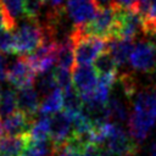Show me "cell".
I'll use <instances>...</instances> for the list:
<instances>
[{
    "mask_svg": "<svg viewBox=\"0 0 156 156\" xmlns=\"http://www.w3.org/2000/svg\"><path fill=\"white\" fill-rule=\"evenodd\" d=\"M118 18V7L113 4L101 6L96 16L88 23L80 27H73V32L80 35H93L102 39H111L115 37Z\"/></svg>",
    "mask_w": 156,
    "mask_h": 156,
    "instance_id": "6da1fadb",
    "label": "cell"
},
{
    "mask_svg": "<svg viewBox=\"0 0 156 156\" xmlns=\"http://www.w3.org/2000/svg\"><path fill=\"white\" fill-rule=\"evenodd\" d=\"M45 27L38 21H29L23 23L15 33L13 54L20 56H28L33 54L45 40Z\"/></svg>",
    "mask_w": 156,
    "mask_h": 156,
    "instance_id": "7a4b0ae2",
    "label": "cell"
},
{
    "mask_svg": "<svg viewBox=\"0 0 156 156\" xmlns=\"http://www.w3.org/2000/svg\"><path fill=\"white\" fill-rule=\"evenodd\" d=\"M69 35L74 43V58L77 65H90L107 49L106 39L93 35H80L73 30Z\"/></svg>",
    "mask_w": 156,
    "mask_h": 156,
    "instance_id": "3957f363",
    "label": "cell"
},
{
    "mask_svg": "<svg viewBox=\"0 0 156 156\" xmlns=\"http://www.w3.org/2000/svg\"><path fill=\"white\" fill-rule=\"evenodd\" d=\"M100 147L104 154L110 156H134L139 151V141L127 134L121 124L116 123L113 132Z\"/></svg>",
    "mask_w": 156,
    "mask_h": 156,
    "instance_id": "277c9868",
    "label": "cell"
},
{
    "mask_svg": "<svg viewBox=\"0 0 156 156\" xmlns=\"http://www.w3.org/2000/svg\"><path fill=\"white\" fill-rule=\"evenodd\" d=\"M130 66L143 73H152L156 71V45L149 40H139L129 56Z\"/></svg>",
    "mask_w": 156,
    "mask_h": 156,
    "instance_id": "5b68a950",
    "label": "cell"
},
{
    "mask_svg": "<svg viewBox=\"0 0 156 156\" xmlns=\"http://www.w3.org/2000/svg\"><path fill=\"white\" fill-rule=\"evenodd\" d=\"M72 80H73V87L80 94L84 102L93 96L99 82V76L94 66L78 65L77 67L73 68Z\"/></svg>",
    "mask_w": 156,
    "mask_h": 156,
    "instance_id": "8992f818",
    "label": "cell"
},
{
    "mask_svg": "<svg viewBox=\"0 0 156 156\" xmlns=\"http://www.w3.org/2000/svg\"><path fill=\"white\" fill-rule=\"evenodd\" d=\"M100 7L95 0H66L65 11L73 22V27H80L90 22Z\"/></svg>",
    "mask_w": 156,
    "mask_h": 156,
    "instance_id": "52a82bcc",
    "label": "cell"
},
{
    "mask_svg": "<svg viewBox=\"0 0 156 156\" xmlns=\"http://www.w3.org/2000/svg\"><path fill=\"white\" fill-rule=\"evenodd\" d=\"M35 69L26 56H21L7 68L6 80L17 89L32 87L35 79Z\"/></svg>",
    "mask_w": 156,
    "mask_h": 156,
    "instance_id": "ba28073f",
    "label": "cell"
},
{
    "mask_svg": "<svg viewBox=\"0 0 156 156\" xmlns=\"http://www.w3.org/2000/svg\"><path fill=\"white\" fill-rule=\"evenodd\" d=\"M143 32V18L136 9H118L117 27L113 38L134 39L139 32Z\"/></svg>",
    "mask_w": 156,
    "mask_h": 156,
    "instance_id": "9c48e42d",
    "label": "cell"
},
{
    "mask_svg": "<svg viewBox=\"0 0 156 156\" xmlns=\"http://www.w3.org/2000/svg\"><path fill=\"white\" fill-rule=\"evenodd\" d=\"M73 133L72 116L66 111L56 112L51 115V127H50V139L52 145H57L67 140Z\"/></svg>",
    "mask_w": 156,
    "mask_h": 156,
    "instance_id": "30bf717a",
    "label": "cell"
},
{
    "mask_svg": "<svg viewBox=\"0 0 156 156\" xmlns=\"http://www.w3.org/2000/svg\"><path fill=\"white\" fill-rule=\"evenodd\" d=\"M34 119L21 110L4 117L2 128L7 135H23L29 132Z\"/></svg>",
    "mask_w": 156,
    "mask_h": 156,
    "instance_id": "8fae6325",
    "label": "cell"
},
{
    "mask_svg": "<svg viewBox=\"0 0 156 156\" xmlns=\"http://www.w3.org/2000/svg\"><path fill=\"white\" fill-rule=\"evenodd\" d=\"M156 119L146 117L144 115L136 113V112H132L128 117V129H129V134L136 140V141H143L150 133V130L152 129V127L155 126Z\"/></svg>",
    "mask_w": 156,
    "mask_h": 156,
    "instance_id": "7c38bea8",
    "label": "cell"
},
{
    "mask_svg": "<svg viewBox=\"0 0 156 156\" xmlns=\"http://www.w3.org/2000/svg\"><path fill=\"white\" fill-rule=\"evenodd\" d=\"M40 100L39 94L33 87H27L22 89H17V107L30 117L40 110Z\"/></svg>",
    "mask_w": 156,
    "mask_h": 156,
    "instance_id": "4fadbf2b",
    "label": "cell"
},
{
    "mask_svg": "<svg viewBox=\"0 0 156 156\" xmlns=\"http://www.w3.org/2000/svg\"><path fill=\"white\" fill-rule=\"evenodd\" d=\"M133 111L156 119V88L146 89L135 94Z\"/></svg>",
    "mask_w": 156,
    "mask_h": 156,
    "instance_id": "5bb4252c",
    "label": "cell"
},
{
    "mask_svg": "<svg viewBox=\"0 0 156 156\" xmlns=\"http://www.w3.org/2000/svg\"><path fill=\"white\" fill-rule=\"evenodd\" d=\"M132 39H124V38H111L107 40V50L115 58L118 67H122L126 65L127 60L130 56V52L133 50Z\"/></svg>",
    "mask_w": 156,
    "mask_h": 156,
    "instance_id": "9a60e30c",
    "label": "cell"
},
{
    "mask_svg": "<svg viewBox=\"0 0 156 156\" xmlns=\"http://www.w3.org/2000/svg\"><path fill=\"white\" fill-rule=\"evenodd\" d=\"M85 144L87 141L72 134L63 143L52 145L51 156H82Z\"/></svg>",
    "mask_w": 156,
    "mask_h": 156,
    "instance_id": "2e32d148",
    "label": "cell"
},
{
    "mask_svg": "<svg viewBox=\"0 0 156 156\" xmlns=\"http://www.w3.org/2000/svg\"><path fill=\"white\" fill-rule=\"evenodd\" d=\"M74 43L69 37L63 38L61 41H58L57 48V66L66 68V69H73L74 68Z\"/></svg>",
    "mask_w": 156,
    "mask_h": 156,
    "instance_id": "e0dca14e",
    "label": "cell"
},
{
    "mask_svg": "<svg viewBox=\"0 0 156 156\" xmlns=\"http://www.w3.org/2000/svg\"><path fill=\"white\" fill-rule=\"evenodd\" d=\"M94 68L99 77L118 78V66L108 51L101 52L94 61Z\"/></svg>",
    "mask_w": 156,
    "mask_h": 156,
    "instance_id": "ac0fdd59",
    "label": "cell"
},
{
    "mask_svg": "<svg viewBox=\"0 0 156 156\" xmlns=\"http://www.w3.org/2000/svg\"><path fill=\"white\" fill-rule=\"evenodd\" d=\"M26 146L23 135H5L0 138V154L5 156H21Z\"/></svg>",
    "mask_w": 156,
    "mask_h": 156,
    "instance_id": "d6986e66",
    "label": "cell"
},
{
    "mask_svg": "<svg viewBox=\"0 0 156 156\" xmlns=\"http://www.w3.org/2000/svg\"><path fill=\"white\" fill-rule=\"evenodd\" d=\"M63 107V91L60 88L49 93L40 104V115H54Z\"/></svg>",
    "mask_w": 156,
    "mask_h": 156,
    "instance_id": "ffe728a7",
    "label": "cell"
},
{
    "mask_svg": "<svg viewBox=\"0 0 156 156\" xmlns=\"http://www.w3.org/2000/svg\"><path fill=\"white\" fill-rule=\"evenodd\" d=\"M51 115H41L37 121L33 122L30 129L24 135L35 140H48L50 138Z\"/></svg>",
    "mask_w": 156,
    "mask_h": 156,
    "instance_id": "44dd1931",
    "label": "cell"
},
{
    "mask_svg": "<svg viewBox=\"0 0 156 156\" xmlns=\"http://www.w3.org/2000/svg\"><path fill=\"white\" fill-rule=\"evenodd\" d=\"M0 6L5 15L7 28L13 29L18 17L23 12V0H0Z\"/></svg>",
    "mask_w": 156,
    "mask_h": 156,
    "instance_id": "7402d4cb",
    "label": "cell"
},
{
    "mask_svg": "<svg viewBox=\"0 0 156 156\" xmlns=\"http://www.w3.org/2000/svg\"><path fill=\"white\" fill-rule=\"evenodd\" d=\"M63 91V108L72 117L83 111V99L77 89L72 85Z\"/></svg>",
    "mask_w": 156,
    "mask_h": 156,
    "instance_id": "603a6c76",
    "label": "cell"
},
{
    "mask_svg": "<svg viewBox=\"0 0 156 156\" xmlns=\"http://www.w3.org/2000/svg\"><path fill=\"white\" fill-rule=\"evenodd\" d=\"M17 107V93L12 89H5L1 93L0 100V117H6L16 111Z\"/></svg>",
    "mask_w": 156,
    "mask_h": 156,
    "instance_id": "cb8c5ba5",
    "label": "cell"
},
{
    "mask_svg": "<svg viewBox=\"0 0 156 156\" xmlns=\"http://www.w3.org/2000/svg\"><path fill=\"white\" fill-rule=\"evenodd\" d=\"M108 110H110V115L111 118L115 119L116 122H124L128 119V110L126 107V105L117 98H110L108 102H107Z\"/></svg>",
    "mask_w": 156,
    "mask_h": 156,
    "instance_id": "d4e9b609",
    "label": "cell"
},
{
    "mask_svg": "<svg viewBox=\"0 0 156 156\" xmlns=\"http://www.w3.org/2000/svg\"><path fill=\"white\" fill-rule=\"evenodd\" d=\"M56 88H57V84H56V79H55L54 68L48 71V72H44V73L39 74V80H38L39 93L48 95L49 93H51Z\"/></svg>",
    "mask_w": 156,
    "mask_h": 156,
    "instance_id": "484cf974",
    "label": "cell"
},
{
    "mask_svg": "<svg viewBox=\"0 0 156 156\" xmlns=\"http://www.w3.org/2000/svg\"><path fill=\"white\" fill-rule=\"evenodd\" d=\"M44 0H23V13L29 21H38Z\"/></svg>",
    "mask_w": 156,
    "mask_h": 156,
    "instance_id": "4316f807",
    "label": "cell"
},
{
    "mask_svg": "<svg viewBox=\"0 0 156 156\" xmlns=\"http://www.w3.org/2000/svg\"><path fill=\"white\" fill-rule=\"evenodd\" d=\"M13 44H15V34L12 29L6 27L0 28V51L5 54H13Z\"/></svg>",
    "mask_w": 156,
    "mask_h": 156,
    "instance_id": "83f0119b",
    "label": "cell"
},
{
    "mask_svg": "<svg viewBox=\"0 0 156 156\" xmlns=\"http://www.w3.org/2000/svg\"><path fill=\"white\" fill-rule=\"evenodd\" d=\"M54 72H55V79H56V84H57V88L65 90L69 87H72V76L69 73V69H66V68H62V67H56L54 68Z\"/></svg>",
    "mask_w": 156,
    "mask_h": 156,
    "instance_id": "f1b7e54d",
    "label": "cell"
},
{
    "mask_svg": "<svg viewBox=\"0 0 156 156\" xmlns=\"http://www.w3.org/2000/svg\"><path fill=\"white\" fill-rule=\"evenodd\" d=\"M82 156H102V150L94 143H87L83 149Z\"/></svg>",
    "mask_w": 156,
    "mask_h": 156,
    "instance_id": "f546056e",
    "label": "cell"
},
{
    "mask_svg": "<svg viewBox=\"0 0 156 156\" xmlns=\"http://www.w3.org/2000/svg\"><path fill=\"white\" fill-rule=\"evenodd\" d=\"M136 1L138 0H113L112 4L118 9L129 10V9H136Z\"/></svg>",
    "mask_w": 156,
    "mask_h": 156,
    "instance_id": "4dcf8cb0",
    "label": "cell"
},
{
    "mask_svg": "<svg viewBox=\"0 0 156 156\" xmlns=\"http://www.w3.org/2000/svg\"><path fill=\"white\" fill-rule=\"evenodd\" d=\"M51 7V11H63V0H44Z\"/></svg>",
    "mask_w": 156,
    "mask_h": 156,
    "instance_id": "1f68e13d",
    "label": "cell"
},
{
    "mask_svg": "<svg viewBox=\"0 0 156 156\" xmlns=\"http://www.w3.org/2000/svg\"><path fill=\"white\" fill-rule=\"evenodd\" d=\"M6 73H7V69H6V57L0 51V83L6 79Z\"/></svg>",
    "mask_w": 156,
    "mask_h": 156,
    "instance_id": "d6a6232c",
    "label": "cell"
},
{
    "mask_svg": "<svg viewBox=\"0 0 156 156\" xmlns=\"http://www.w3.org/2000/svg\"><path fill=\"white\" fill-rule=\"evenodd\" d=\"M21 156H43V155L37 154V152H34V151H32V150H29V149L24 147V149H23V151H22V154H21Z\"/></svg>",
    "mask_w": 156,
    "mask_h": 156,
    "instance_id": "836d02e7",
    "label": "cell"
},
{
    "mask_svg": "<svg viewBox=\"0 0 156 156\" xmlns=\"http://www.w3.org/2000/svg\"><path fill=\"white\" fill-rule=\"evenodd\" d=\"M2 27H6L7 28V24H6V18H5V15L2 12V9L0 6V28H2Z\"/></svg>",
    "mask_w": 156,
    "mask_h": 156,
    "instance_id": "e575fe53",
    "label": "cell"
},
{
    "mask_svg": "<svg viewBox=\"0 0 156 156\" xmlns=\"http://www.w3.org/2000/svg\"><path fill=\"white\" fill-rule=\"evenodd\" d=\"M100 6H108V5H111L112 4V1L113 0H95Z\"/></svg>",
    "mask_w": 156,
    "mask_h": 156,
    "instance_id": "d590c367",
    "label": "cell"
},
{
    "mask_svg": "<svg viewBox=\"0 0 156 156\" xmlns=\"http://www.w3.org/2000/svg\"><path fill=\"white\" fill-rule=\"evenodd\" d=\"M150 156H156V140L152 143V145L150 147Z\"/></svg>",
    "mask_w": 156,
    "mask_h": 156,
    "instance_id": "8d00e7d4",
    "label": "cell"
},
{
    "mask_svg": "<svg viewBox=\"0 0 156 156\" xmlns=\"http://www.w3.org/2000/svg\"><path fill=\"white\" fill-rule=\"evenodd\" d=\"M2 130H4V128H2V123L0 122V138H1V133H2Z\"/></svg>",
    "mask_w": 156,
    "mask_h": 156,
    "instance_id": "74e56055",
    "label": "cell"
},
{
    "mask_svg": "<svg viewBox=\"0 0 156 156\" xmlns=\"http://www.w3.org/2000/svg\"><path fill=\"white\" fill-rule=\"evenodd\" d=\"M152 37H156V24L154 27V32H152Z\"/></svg>",
    "mask_w": 156,
    "mask_h": 156,
    "instance_id": "f35d334b",
    "label": "cell"
},
{
    "mask_svg": "<svg viewBox=\"0 0 156 156\" xmlns=\"http://www.w3.org/2000/svg\"><path fill=\"white\" fill-rule=\"evenodd\" d=\"M102 156H110V155H107V154H104V152H102Z\"/></svg>",
    "mask_w": 156,
    "mask_h": 156,
    "instance_id": "ab89813d",
    "label": "cell"
},
{
    "mask_svg": "<svg viewBox=\"0 0 156 156\" xmlns=\"http://www.w3.org/2000/svg\"><path fill=\"white\" fill-rule=\"evenodd\" d=\"M0 100H1V91H0Z\"/></svg>",
    "mask_w": 156,
    "mask_h": 156,
    "instance_id": "60d3db41",
    "label": "cell"
},
{
    "mask_svg": "<svg viewBox=\"0 0 156 156\" xmlns=\"http://www.w3.org/2000/svg\"><path fill=\"white\" fill-rule=\"evenodd\" d=\"M0 156H5V155H2V154H0Z\"/></svg>",
    "mask_w": 156,
    "mask_h": 156,
    "instance_id": "b9f144b4",
    "label": "cell"
}]
</instances>
